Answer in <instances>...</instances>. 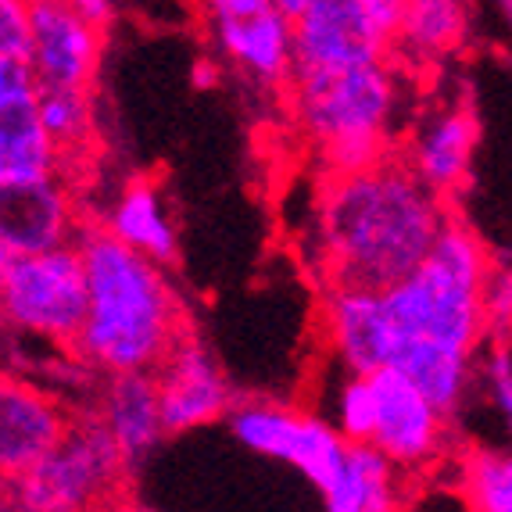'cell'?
<instances>
[{
  "mask_svg": "<svg viewBox=\"0 0 512 512\" xmlns=\"http://www.w3.org/2000/svg\"><path fill=\"white\" fill-rule=\"evenodd\" d=\"M491 262L462 222H448L416 273L384 294L394 351L391 366L427 394L441 416L470 384V359L484 326V283Z\"/></svg>",
  "mask_w": 512,
  "mask_h": 512,
  "instance_id": "6da1fadb",
  "label": "cell"
},
{
  "mask_svg": "<svg viewBox=\"0 0 512 512\" xmlns=\"http://www.w3.org/2000/svg\"><path fill=\"white\" fill-rule=\"evenodd\" d=\"M444 226L437 194L398 162L330 183L319 205V244L341 291H394L427 262Z\"/></svg>",
  "mask_w": 512,
  "mask_h": 512,
  "instance_id": "7a4b0ae2",
  "label": "cell"
},
{
  "mask_svg": "<svg viewBox=\"0 0 512 512\" xmlns=\"http://www.w3.org/2000/svg\"><path fill=\"white\" fill-rule=\"evenodd\" d=\"M76 248L83 251L90 280V316L76 355L111 376L158 373L183 333L162 265L126 248L101 226L79 230Z\"/></svg>",
  "mask_w": 512,
  "mask_h": 512,
  "instance_id": "3957f363",
  "label": "cell"
},
{
  "mask_svg": "<svg viewBox=\"0 0 512 512\" xmlns=\"http://www.w3.org/2000/svg\"><path fill=\"white\" fill-rule=\"evenodd\" d=\"M122 470L104 419L86 416L33 470L4 477V512H90L108 502Z\"/></svg>",
  "mask_w": 512,
  "mask_h": 512,
  "instance_id": "277c9868",
  "label": "cell"
},
{
  "mask_svg": "<svg viewBox=\"0 0 512 512\" xmlns=\"http://www.w3.org/2000/svg\"><path fill=\"white\" fill-rule=\"evenodd\" d=\"M4 319L54 344L76 348L90 316V280L83 251L65 244L47 255L0 258Z\"/></svg>",
  "mask_w": 512,
  "mask_h": 512,
  "instance_id": "5b68a950",
  "label": "cell"
},
{
  "mask_svg": "<svg viewBox=\"0 0 512 512\" xmlns=\"http://www.w3.org/2000/svg\"><path fill=\"white\" fill-rule=\"evenodd\" d=\"M402 0H312L294 26V72H337L384 65L405 26Z\"/></svg>",
  "mask_w": 512,
  "mask_h": 512,
  "instance_id": "8992f818",
  "label": "cell"
},
{
  "mask_svg": "<svg viewBox=\"0 0 512 512\" xmlns=\"http://www.w3.org/2000/svg\"><path fill=\"white\" fill-rule=\"evenodd\" d=\"M294 79V111L319 147L337 140L376 137L394 108V79L384 65L337 72H298Z\"/></svg>",
  "mask_w": 512,
  "mask_h": 512,
  "instance_id": "52a82bcc",
  "label": "cell"
},
{
  "mask_svg": "<svg viewBox=\"0 0 512 512\" xmlns=\"http://www.w3.org/2000/svg\"><path fill=\"white\" fill-rule=\"evenodd\" d=\"M226 423L248 452L294 466L319 487V495L337 480L344 455H348V441L337 434V427L308 412L283 409V405L240 402L233 405Z\"/></svg>",
  "mask_w": 512,
  "mask_h": 512,
  "instance_id": "ba28073f",
  "label": "cell"
},
{
  "mask_svg": "<svg viewBox=\"0 0 512 512\" xmlns=\"http://www.w3.org/2000/svg\"><path fill=\"white\" fill-rule=\"evenodd\" d=\"M58 154L40 122V79L33 65L0 61V187L51 183Z\"/></svg>",
  "mask_w": 512,
  "mask_h": 512,
  "instance_id": "9c48e42d",
  "label": "cell"
},
{
  "mask_svg": "<svg viewBox=\"0 0 512 512\" xmlns=\"http://www.w3.org/2000/svg\"><path fill=\"white\" fill-rule=\"evenodd\" d=\"M154 380H158V394H162L165 434L205 427V423H215V419L233 412V394L226 376L219 373L212 355L190 333L176 337Z\"/></svg>",
  "mask_w": 512,
  "mask_h": 512,
  "instance_id": "30bf717a",
  "label": "cell"
},
{
  "mask_svg": "<svg viewBox=\"0 0 512 512\" xmlns=\"http://www.w3.org/2000/svg\"><path fill=\"white\" fill-rule=\"evenodd\" d=\"M369 380L376 391V448L402 470L434 459L444 437V416L434 402L398 369H380Z\"/></svg>",
  "mask_w": 512,
  "mask_h": 512,
  "instance_id": "8fae6325",
  "label": "cell"
},
{
  "mask_svg": "<svg viewBox=\"0 0 512 512\" xmlns=\"http://www.w3.org/2000/svg\"><path fill=\"white\" fill-rule=\"evenodd\" d=\"M33 72L40 86L86 90L101 58V33L79 18L72 4L61 0H33Z\"/></svg>",
  "mask_w": 512,
  "mask_h": 512,
  "instance_id": "7c38bea8",
  "label": "cell"
},
{
  "mask_svg": "<svg viewBox=\"0 0 512 512\" xmlns=\"http://www.w3.org/2000/svg\"><path fill=\"white\" fill-rule=\"evenodd\" d=\"M72 423L51 394L22 380H4L0 387V466L4 477L33 470L36 462L69 437Z\"/></svg>",
  "mask_w": 512,
  "mask_h": 512,
  "instance_id": "4fadbf2b",
  "label": "cell"
},
{
  "mask_svg": "<svg viewBox=\"0 0 512 512\" xmlns=\"http://www.w3.org/2000/svg\"><path fill=\"white\" fill-rule=\"evenodd\" d=\"M69 222V197L58 180L36 187H0V258L47 255L76 244L69 237Z\"/></svg>",
  "mask_w": 512,
  "mask_h": 512,
  "instance_id": "5bb4252c",
  "label": "cell"
},
{
  "mask_svg": "<svg viewBox=\"0 0 512 512\" xmlns=\"http://www.w3.org/2000/svg\"><path fill=\"white\" fill-rule=\"evenodd\" d=\"M326 326L330 341L351 369V376H376L391 366V323H387L384 294L373 291H341L326 294Z\"/></svg>",
  "mask_w": 512,
  "mask_h": 512,
  "instance_id": "9a60e30c",
  "label": "cell"
},
{
  "mask_svg": "<svg viewBox=\"0 0 512 512\" xmlns=\"http://www.w3.org/2000/svg\"><path fill=\"white\" fill-rule=\"evenodd\" d=\"M101 419L115 448H119L122 462H126V470H133L165 434L162 394H158L154 373L111 376L101 402Z\"/></svg>",
  "mask_w": 512,
  "mask_h": 512,
  "instance_id": "2e32d148",
  "label": "cell"
},
{
  "mask_svg": "<svg viewBox=\"0 0 512 512\" xmlns=\"http://www.w3.org/2000/svg\"><path fill=\"white\" fill-rule=\"evenodd\" d=\"M219 47L237 65L262 79H283L294 72V26L273 8L255 18H212Z\"/></svg>",
  "mask_w": 512,
  "mask_h": 512,
  "instance_id": "e0dca14e",
  "label": "cell"
},
{
  "mask_svg": "<svg viewBox=\"0 0 512 512\" xmlns=\"http://www.w3.org/2000/svg\"><path fill=\"white\" fill-rule=\"evenodd\" d=\"M394 470L376 444H348L341 473L323 491L326 512H398Z\"/></svg>",
  "mask_w": 512,
  "mask_h": 512,
  "instance_id": "ac0fdd59",
  "label": "cell"
},
{
  "mask_svg": "<svg viewBox=\"0 0 512 512\" xmlns=\"http://www.w3.org/2000/svg\"><path fill=\"white\" fill-rule=\"evenodd\" d=\"M104 230L115 240H122L126 248L140 251V255L158 265L176 258V230H172L169 215H165L158 190L144 180L129 183L122 190V197L104 219Z\"/></svg>",
  "mask_w": 512,
  "mask_h": 512,
  "instance_id": "d6986e66",
  "label": "cell"
},
{
  "mask_svg": "<svg viewBox=\"0 0 512 512\" xmlns=\"http://www.w3.org/2000/svg\"><path fill=\"white\" fill-rule=\"evenodd\" d=\"M473 144H477V126H473L470 115L466 111H448L416 137L412 172L434 194L459 187L466 180V169H470Z\"/></svg>",
  "mask_w": 512,
  "mask_h": 512,
  "instance_id": "ffe728a7",
  "label": "cell"
},
{
  "mask_svg": "<svg viewBox=\"0 0 512 512\" xmlns=\"http://www.w3.org/2000/svg\"><path fill=\"white\" fill-rule=\"evenodd\" d=\"M466 29V11L452 0H412L405 8V26L398 43L412 54H441L455 47Z\"/></svg>",
  "mask_w": 512,
  "mask_h": 512,
  "instance_id": "44dd1931",
  "label": "cell"
},
{
  "mask_svg": "<svg viewBox=\"0 0 512 512\" xmlns=\"http://www.w3.org/2000/svg\"><path fill=\"white\" fill-rule=\"evenodd\" d=\"M470 512H512V455L473 452L466 459Z\"/></svg>",
  "mask_w": 512,
  "mask_h": 512,
  "instance_id": "7402d4cb",
  "label": "cell"
},
{
  "mask_svg": "<svg viewBox=\"0 0 512 512\" xmlns=\"http://www.w3.org/2000/svg\"><path fill=\"white\" fill-rule=\"evenodd\" d=\"M40 122L58 151L76 147L90 137V97L86 90L40 86Z\"/></svg>",
  "mask_w": 512,
  "mask_h": 512,
  "instance_id": "603a6c76",
  "label": "cell"
},
{
  "mask_svg": "<svg viewBox=\"0 0 512 512\" xmlns=\"http://www.w3.org/2000/svg\"><path fill=\"white\" fill-rule=\"evenodd\" d=\"M337 434L348 444H373L376 437V391L369 376H351L337 402Z\"/></svg>",
  "mask_w": 512,
  "mask_h": 512,
  "instance_id": "cb8c5ba5",
  "label": "cell"
},
{
  "mask_svg": "<svg viewBox=\"0 0 512 512\" xmlns=\"http://www.w3.org/2000/svg\"><path fill=\"white\" fill-rule=\"evenodd\" d=\"M0 61L33 65V22H29V4H18V0H4V4H0Z\"/></svg>",
  "mask_w": 512,
  "mask_h": 512,
  "instance_id": "d4e9b609",
  "label": "cell"
},
{
  "mask_svg": "<svg viewBox=\"0 0 512 512\" xmlns=\"http://www.w3.org/2000/svg\"><path fill=\"white\" fill-rule=\"evenodd\" d=\"M484 326L487 337L502 341L512 330V265L491 269L484 283Z\"/></svg>",
  "mask_w": 512,
  "mask_h": 512,
  "instance_id": "484cf974",
  "label": "cell"
},
{
  "mask_svg": "<svg viewBox=\"0 0 512 512\" xmlns=\"http://www.w3.org/2000/svg\"><path fill=\"white\" fill-rule=\"evenodd\" d=\"M484 380H487V391L495 398V405L502 409L505 416V427L512 434V355L505 348H495L487 355L484 362Z\"/></svg>",
  "mask_w": 512,
  "mask_h": 512,
  "instance_id": "4316f807",
  "label": "cell"
},
{
  "mask_svg": "<svg viewBox=\"0 0 512 512\" xmlns=\"http://www.w3.org/2000/svg\"><path fill=\"white\" fill-rule=\"evenodd\" d=\"M269 8H273V0H215V4H208V15L212 18H255Z\"/></svg>",
  "mask_w": 512,
  "mask_h": 512,
  "instance_id": "83f0119b",
  "label": "cell"
},
{
  "mask_svg": "<svg viewBox=\"0 0 512 512\" xmlns=\"http://www.w3.org/2000/svg\"><path fill=\"white\" fill-rule=\"evenodd\" d=\"M72 8H76L79 18H83V22H90L97 33H101V29L111 22V15H115V8H111L108 0H76Z\"/></svg>",
  "mask_w": 512,
  "mask_h": 512,
  "instance_id": "f1b7e54d",
  "label": "cell"
},
{
  "mask_svg": "<svg viewBox=\"0 0 512 512\" xmlns=\"http://www.w3.org/2000/svg\"><path fill=\"white\" fill-rule=\"evenodd\" d=\"M308 4H312V0H276V11H280L291 26H298L301 18L308 15Z\"/></svg>",
  "mask_w": 512,
  "mask_h": 512,
  "instance_id": "f546056e",
  "label": "cell"
},
{
  "mask_svg": "<svg viewBox=\"0 0 512 512\" xmlns=\"http://www.w3.org/2000/svg\"><path fill=\"white\" fill-rule=\"evenodd\" d=\"M190 76H194V86H201V90H205V86H212L215 79H219V69H215L212 61L201 58V61L194 65V72H190Z\"/></svg>",
  "mask_w": 512,
  "mask_h": 512,
  "instance_id": "4dcf8cb0",
  "label": "cell"
},
{
  "mask_svg": "<svg viewBox=\"0 0 512 512\" xmlns=\"http://www.w3.org/2000/svg\"><path fill=\"white\" fill-rule=\"evenodd\" d=\"M502 11H505V18L512 22V0H509V4H502Z\"/></svg>",
  "mask_w": 512,
  "mask_h": 512,
  "instance_id": "1f68e13d",
  "label": "cell"
}]
</instances>
